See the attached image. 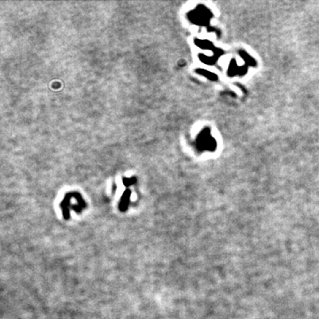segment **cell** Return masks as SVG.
Listing matches in <instances>:
<instances>
[{
	"label": "cell",
	"instance_id": "1",
	"mask_svg": "<svg viewBox=\"0 0 319 319\" xmlns=\"http://www.w3.org/2000/svg\"><path fill=\"white\" fill-rule=\"evenodd\" d=\"M242 55H243V59L247 62L248 64H250V65H254V61L249 57V56H247L245 53H242Z\"/></svg>",
	"mask_w": 319,
	"mask_h": 319
}]
</instances>
